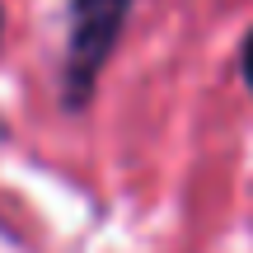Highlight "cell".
I'll return each instance as SVG.
<instances>
[{"label":"cell","instance_id":"obj_1","mask_svg":"<svg viewBox=\"0 0 253 253\" xmlns=\"http://www.w3.org/2000/svg\"><path fill=\"white\" fill-rule=\"evenodd\" d=\"M136 0H71L66 9V61H61V103L80 113L94 99L103 66L118 52V38Z\"/></svg>","mask_w":253,"mask_h":253},{"label":"cell","instance_id":"obj_2","mask_svg":"<svg viewBox=\"0 0 253 253\" xmlns=\"http://www.w3.org/2000/svg\"><path fill=\"white\" fill-rule=\"evenodd\" d=\"M239 66H244V80H249V89H253V33L244 38V52H239Z\"/></svg>","mask_w":253,"mask_h":253},{"label":"cell","instance_id":"obj_3","mask_svg":"<svg viewBox=\"0 0 253 253\" xmlns=\"http://www.w3.org/2000/svg\"><path fill=\"white\" fill-rule=\"evenodd\" d=\"M0 28H5V14H0Z\"/></svg>","mask_w":253,"mask_h":253},{"label":"cell","instance_id":"obj_4","mask_svg":"<svg viewBox=\"0 0 253 253\" xmlns=\"http://www.w3.org/2000/svg\"><path fill=\"white\" fill-rule=\"evenodd\" d=\"M0 131H5V126H0Z\"/></svg>","mask_w":253,"mask_h":253}]
</instances>
